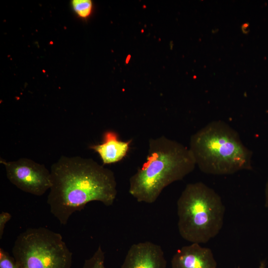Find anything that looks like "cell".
<instances>
[{
    "label": "cell",
    "mask_w": 268,
    "mask_h": 268,
    "mask_svg": "<svg viewBox=\"0 0 268 268\" xmlns=\"http://www.w3.org/2000/svg\"><path fill=\"white\" fill-rule=\"evenodd\" d=\"M52 186L47 202L61 225L89 202L112 205L117 195L113 171L92 158L62 156L51 167Z\"/></svg>",
    "instance_id": "1"
},
{
    "label": "cell",
    "mask_w": 268,
    "mask_h": 268,
    "mask_svg": "<svg viewBox=\"0 0 268 268\" xmlns=\"http://www.w3.org/2000/svg\"><path fill=\"white\" fill-rule=\"evenodd\" d=\"M196 165L189 148L164 136L151 138L145 162L129 179V194L138 202L153 203L165 188L182 180Z\"/></svg>",
    "instance_id": "2"
},
{
    "label": "cell",
    "mask_w": 268,
    "mask_h": 268,
    "mask_svg": "<svg viewBox=\"0 0 268 268\" xmlns=\"http://www.w3.org/2000/svg\"><path fill=\"white\" fill-rule=\"evenodd\" d=\"M189 148L205 174L226 175L252 169V152L238 133L222 121H212L193 134Z\"/></svg>",
    "instance_id": "3"
},
{
    "label": "cell",
    "mask_w": 268,
    "mask_h": 268,
    "mask_svg": "<svg viewBox=\"0 0 268 268\" xmlns=\"http://www.w3.org/2000/svg\"><path fill=\"white\" fill-rule=\"evenodd\" d=\"M180 236L192 243L205 244L223 225L225 206L220 196L204 183L186 185L177 202Z\"/></svg>",
    "instance_id": "4"
},
{
    "label": "cell",
    "mask_w": 268,
    "mask_h": 268,
    "mask_svg": "<svg viewBox=\"0 0 268 268\" xmlns=\"http://www.w3.org/2000/svg\"><path fill=\"white\" fill-rule=\"evenodd\" d=\"M18 268H71L72 253L62 236L43 227L20 233L12 249Z\"/></svg>",
    "instance_id": "5"
},
{
    "label": "cell",
    "mask_w": 268,
    "mask_h": 268,
    "mask_svg": "<svg viewBox=\"0 0 268 268\" xmlns=\"http://www.w3.org/2000/svg\"><path fill=\"white\" fill-rule=\"evenodd\" d=\"M8 180L20 190L36 196L43 195L51 187L50 171L43 164L27 158L7 161L2 158Z\"/></svg>",
    "instance_id": "6"
},
{
    "label": "cell",
    "mask_w": 268,
    "mask_h": 268,
    "mask_svg": "<svg viewBox=\"0 0 268 268\" xmlns=\"http://www.w3.org/2000/svg\"><path fill=\"white\" fill-rule=\"evenodd\" d=\"M167 261L161 246L150 241L131 245L121 268H166Z\"/></svg>",
    "instance_id": "7"
},
{
    "label": "cell",
    "mask_w": 268,
    "mask_h": 268,
    "mask_svg": "<svg viewBox=\"0 0 268 268\" xmlns=\"http://www.w3.org/2000/svg\"><path fill=\"white\" fill-rule=\"evenodd\" d=\"M171 268H217L210 248L192 243L178 249L171 260Z\"/></svg>",
    "instance_id": "8"
},
{
    "label": "cell",
    "mask_w": 268,
    "mask_h": 268,
    "mask_svg": "<svg viewBox=\"0 0 268 268\" xmlns=\"http://www.w3.org/2000/svg\"><path fill=\"white\" fill-rule=\"evenodd\" d=\"M132 141L121 140L116 132L109 130L103 134L101 143L89 147L99 155L103 165L109 164L120 161L127 155Z\"/></svg>",
    "instance_id": "9"
},
{
    "label": "cell",
    "mask_w": 268,
    "mask_h": 268,
    "mask_svg": "<svg viewBox=\"0 0 268 268\" xmlns=\"http://www.w3.org/2000/svg\"><path fill=\"white\" fill-rule=\"evenodd\" d=\"M104 262L105 253L99 246L93 255L85 260L82 268H106Z\"/></svg>",
    "instance_id": "10"
},
{
    "label": "cell",
    "mask_w": 268,
    "mask_h": 268,
    "mask_svg": "<svg viewBox=\"0 0 268 268\" xmlns=\"http://www.w3.org/2000/svg\"><path fill=\"white\" fill-rule=\"evenodd\" d=\"M71 5L75 12L80 17L86 18L91 13L92 4L89 0H73Z\"/></svg>",
    "instance_id": "11"
},
{
    "label": "cell",
    "mask_w": 268,
    "mask_h": 268,
    "mask_svg": "<svg viewBox=\"0 0 268 268\" xmlns=\"http://www.w3.org/2000/svg\"><path fill=\"white\" fill-rule=\"evenodd\" d=\"M0 268H18L13 257L0 248Z\"/></svg>",
    "instance_id": "12"
},
{
    "label": "cell",
    "mask_w": 268,
    "mask_h": 268,
    "mask_svg": "<svg viewBox=\"0 0 268 268\" xmlns=\"http://www.w3.org/2000/svg\"><path fill=\"white\" fill-rule=\"evenodd\" d=\"M11 215L8 212L2 211L0 213V239L3 236L4 229L6 223L11 219Z\"/></svg>",
    "instance_id": "13"
},
{
    "label": "cell",
    "mask_w": 268,
    "mask_h": 268,
    "mask_svg": "<svg viewBox=\"0 0 268 268\" xmlns=\"http://www.w3.org/2000/svg\"><path fill=\"white\" fill-rule=\"evenodd\" d=\"M265 206L268 209V180L265 189Z\"/></svg>",
    "instance_id": "14"
},
{
    "label": "cell",
    "mask_w": 268,
    "mask_h": 268,
    "mask_svg": "<svg viewBox=\"0 0 268 268\" xmlns=\"http://www.w3.org/2000/svg\"><path fill=\"white\" fill-rule=\"evenodd\" d=\"M259 268H267V263L265 261H262L260 262Z\"/></svg>",
    "instance_id": "15"
}]
</instances>
